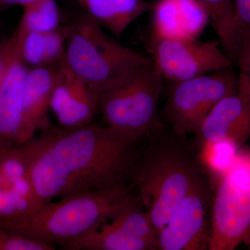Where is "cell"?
Segmentation results:
<instances>
[{
  "mask_svg": "<svg viewBox=\"0 0 250 250\" xmlns=\"http://www.w3.org/2000/svg\"><path fill=\"white\" fill-rule=\"evenodd\" d=\"M141 141L108 126L45 128L19 145L40 206L79 192L134 184Z\"/></svg>",
  "mask_w": 250,
  "mask_h": 250,
  "instance_id": "6da1fadb",
  "label": "cell"
},
{
  "mask_svg": "<svg viewBox=\"0 0 250 250\" xmlns=\"http://www.w3.org/2000/svg\"><path fill=\"white\" fill-rule=\"evenodd\" d=\"M136 189L134 184L79 192L41 205L25 216L0 225L22 236L63 248L111 220Z\"/></svg>",
  "mask_w": 250,
  "mask_h": 250,
  "instance_id": "7a4b0ae2",
  "label": "cell"
},
{
  "mask_svg": "<svg viewBox=\"0 0 250 250\" xmlns=\"http://www.w3.org/2000/svg\"><path fill=\"white\" fill-rule=\"evenodd\" d=\"M63 32L67 66L97 95L152 61L113 40L88 16L77 20Z\"/></svg>",
  "mask_w": 250,
  "mask_h": 250,
  "instance_id": "3957f363",
  "label": "cell"
},
{
  "mask_svg": "<svg viewBox=\"0 0 250 250\" xmlns=\"http://www.w3.org/2000/svg\"><path fill=\"white\" fill-rule=\"evenodd\" d=\"M164 80L152 60L99 95L98 111L105 126L139 141L159 127Z\"/></svg>",
  "mask_w": 250,
  "mask_h": 250,
  "instance_id": "277c9868",
  "label": "cell"
},
{
  "mask_svg": "<svg viewBox=\"0 0 250 250\" xmlns=\"http://www.w3.org/2000/svg\"><path fill=\"white\" fill-rule=\"evenodd\" d=\"M200 179L195 164L182 153L164 150L142 156L134 184L156 233Z\"/></svg>",
  "mask_w": 250,
  "mask_h": 250,
  "instance_id": "5b68a950",
  "label": "cell"
},
{
  "mask_svg": "<svg viewBox=\"0 0 250 250\" xmlns=\"http://www.w3.org/2000/svg\"><path fill=\"white\" fill-rule=\"evenodd\" d=\"M250 237V148L235 153L212 203L210 250H233Z\"/></svg>",
  "mask_w": 250,
  "mask_h": 250,
  "instance_id": "8992f818",
  "label": "cell"
},
{
  "mask_svg": "<svg viewBox=\"0 0 250 250\" xmlns=\"http://www.w3.org/2000/svg\"><path fill=\"white\" fill-rule=\"evenodd\" d=\"M238 75L232 68L172 83L164 113L179 136L196 134L208 113L224 98L238 89Z\"/></svg>",
  "mask_w": 250,
  "mask_h": 250,
  "instance_id": "52a82bcc",
  "label": "cell"
},
{
  "mask_svg": "<svg viewBox=\"0 0 250 250\" xmlns=\"http://www.w3.org/2000/svg\"><path fill=\"white\" fill-rule=\"evenodd\" d=\"M220 42L197 39H170L151 36L152 60L164 80L171 83L227 68L233 63L219 47Z\"/></svg>",
  "mask_w": 250,
  "mask_h": 250,
  "instance_id": "ba28073f",
  "label": "cell"
},
{
  "mask_svg": "<svg viewBox=\"0 0 250 250\" xmlns=\"http://www.w3.org/2000/svg\"><path fill=\"white\" fill-rule=\"evenodd\" d=\"M209 198L205 182H200L181 202L169 221L157 233V250L208 249Z\"/></svg>",
  "mask_w": 250,
  "mask_h": 250,
  "instance_id": "9c48e42d",
  "label": "cell"
},
{
  "mask_svg": "<svg viewBox=\"0 0 250 250\" xmlns=\"http://www.w3.org/2000/svg\"><path fill=\"white\" fill-rule=\"evenodd\" d=\"M202 146L228 143L241 146L250 139V93L238 86L213 108L195 134Z\"/></svg>",
  "mask_w": 250,
  "mask_h": 250,
  "instance_id": "30bf717a",
  "label": "cell"
},
{
  "mask_svg": "<svg viewBox=\"0 0 250 250\" xmlns=\"http://www.w3.org/2000/svg\"><path fill=\"white\" fill-rule=\"evenodd\" d=\"M12 37L11 58L0 82V151L19 145L24 86L29 70L21 58L16 36Z\"/></svg>",
  "mask_w": 250,
  "mask_h": 250,
  "instance_id": "8fae6325",
  "label": "cell"
},
{
  "mask_svg": "<svg viewBox=\"0 0 250 250\" xmlns=\"http://www.w3.org/2000/svg\"><path fill=\"white\" fill-rule=\"evenodd\" d=\"M59 66L60 75L51 97L49 108L61 127L90 124L98 111V95L67 66L64 57Z\"/></svg>",
  "mask_w": 250,
  "mask_h": 250,
  "instance_id": "7c38bea8",
  "label": "cell"
},
{
  "mask_svg": "<svg viewBox=\"0 0 250 250\" xmlns=\"http://www.w3.org/2000/svg\"><path fill=\"white\" fill-rule=\"evenodd\" d=\"M152 36L161 39H197L209 16L197 0H155Z\"/></svg>",
  "mask_w": 250,
  "mask_h": 250,
  "instance_id": "4fadbf2b",
  "label": "cell"
},
{
  "mask_svg": "<svg viewBox=\"0 0 250 250\" xmlns=\"http://www.w3.org/2000/svg\"><path fill=\"white\" fill-rule=\"evenodd\" d=\"M60 75L59 63L33 67L24 86L22 129L19 145L27 142L46 125V113ZM18 145V146H19Z\"/></svg>",
  "mask_w": 250,
  "mask_h": 250,
  "instance_id": "5bb4252c",
  "label": "cell"
},
{
  "mask_svg": "<svg viewBox=\"0 0 250 250\" xmlns=\"http://www.w3.org/2000/svg\"><path fill=\"white\" fill-rule=\"evenodd\" d=\"M97 24L121 36L134 21L152 11L154 1L146 0H77Z\"/></svg>",
  "mask_w": 250,
  "mask_h": 250,
  "instance_id": "9a60e30c",
  "label": "cell"
},
{
  "mask_svg": "<svg viewBox=\"0 0 250 250\" xmlns=\"http://www.w3.org/2000/svg\"><path fill=\"white\" fill-rule=\"evenodd\" d=\"M20 54L26 65L33 67L59 63L65 54L63 30L49 32L14 33Z\"/></svg>",
  "mask_w": 250,
  "mask_h": 250,
  "instance_id": "2e32d148",
  "label": "cell"
},
{
  "mask_svg": "<svg viewBox=\"0 0 250 250\" xmlns=\"http://www.w3.org/2000/svg\"><path fill=\"white\" fill-rule=\"evenodd\" d=\"M68 250H155V243L131 236L108 221L62 248Z\"/></svg>",
  "mask_w": 250,
  "mask_h": 250,
  "instance_id": "e0dca14e",
  "label": "cell"
},
{
  "mask_svg": "<svg viewBox=\"0 0 250 250\" xmlns=\"http://www.w3.org/2000/svg\"><path fill=\"white\" fill-rule=\"evenodd\" d=\"M39 207L30 180H12L0 168V225L16 221Z\"/></svg>",
  "mask_w": 250,
  "mask_h": 250,
  "instance_id": "ac0fdd59",
  "label": "cell"
},
{
  "mask_svg": "<svg viewBox=\"0 0 250 250\" xmlns=\"http://www.w3.org/2000/svg\"><path fill=\"white\" fill-rule=\"evenodd\" d=\"M108 223L128 234L143 238L157 246L155 228L137 193L133 194L125 201Z\"/></svg>",
  "mask_w": 250,
  "mask_h": 250,
  "instance_id": "d6986e66",
  "label": "cell"
},
{
  "mask_svg": "<svg viewBox=\"0 0 250 250\" xmlns=\"http://www.w3.org/2000/svg\"><path fill=\"white\" fill-rule=\"evenodd\" d=\"M208 13L223 51L232 62L234 56V3L233 0H197Z\"/></svg>",
  "mask_w": 250,
  "mask_h": 250,
  "instance_id": "ffe728a7",
  "label": "cell"
},
{
  "mask_svg": "<svg viewBox=\"0 0 250 250\" xmlns=\"http://www.w3.org/2000/svg\"><path fill=\"white\" fill-rule=\"evenodd\" d=\"M23 8L17 32L45 33L58 29L60 14L56 0H38Z\"/></svg>",
  "mask_w": 250,
  "mask_h": 250,
  "instance_id": "44dd1931",
  "label": "cell"
},
{
  "mask_svg": "<svg viewBox=\"0 0 250 250\" xmlns=\"http://www.w3.org/2000/svg\"><path fill=\"white\" fill-rule=\"evenodd\" d=\"M51 246L22 236L0 225V250H54Z\"/></svg>",
  "mask_w": 250,
  "mask_h": 250,
  "instance_id": "7402d4cb",
  "label": "cell"
},
{
  "mask_svg": "<svg viewBox=\"0 0 250 250\" xmlns=\"http://www.w3.org/2000/svg\"><path fill=\"white\" fill-rule=\"evenodd\" d=\"M234 3L235 63L240 47L244 41L250 40V0H233Z\"/></svg>",
  "mask_w": 250,
  "mask_h": 250,
  "instance_id": "603a6c76",
  "label": "cell"
},
{
  "mask_svg": "<svg viewBox=\"0 0 250 250\" xmlns=\"http://www.w3.org/2000/svg\"><path fill=\"white\" fill-rule=\"evenodd\" d=\"M250 79V40L244 41L238 50L235 63Z\"/></svg>",
  "mask_w": 250,
  "mask_h": 250,
  "instance_id": "cb8c5ba5",
  "label": "cell"
},
{
  "mask_svg": "<svg viewBox=\"0 0 250 250\" xmlns=\"http://www.w3.org/2000/svg\"><path fill=\"white\" fill-rule=\"evenodd\" d=\"M13 37L11 36L7 40L0 42V82L2 80L12 51Z\"/></svg>",
  "mask_w": 250,
  "mask_h": 250,
  "instance_id": "d4e9b609",
  "label": "cell"
},
{
  "mask_svg": "<svg viewBox=\"0 0 250 250\" xmlns=\"http://www.w3.org/2000/svg\"><path fill=\"white\" fill-rule=\"evenodd\" d=\"M38 0H0V8L9 7L16 5L24 7Z\"/></svg>",
  "mask_w": 250,
  "mask_h": 250,
  "instance_id": "484cf974",
  "label": "cell"
},
{
  "mask_svg": "<svg viewBox=\"0 0 250 250\" xmlns=\"http://www.w3.org/2000/svg\"><path fill=\"white\" fill-rule=\"evenodd\" d=\"M238 83L250 93V79L249 77L245 74L240 72L238 75Z\"/></svg>",
  "mask_w": 250,
  "mask_h": 250,
  "instance_id": "4316f807",
  "label": "cell"
},
{
  "mask_svg": "<svg viewBox=\"0 0 250 250\" xmlns=\"http://www.w3.org/2000/svg\"><path fill=\"white\" fill-rule=\"evenodd\" d=\"M246 244L247 245V246L249 247V248H250V237L249 239L248 240V241L246 242Z\"/></svg>",
  "mask_w": 250,
  "mask_h": 250,
  "instance_id": "83f0119b",
  "label": "cell"
}]
</instances>
